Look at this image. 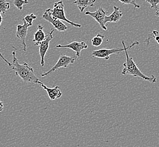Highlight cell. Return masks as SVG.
I'll return each instance as SVG.
<instances>
[{
    "instance_id": "6da1fadb",
    "label": "cell",
    "mask_w": 159,
    "mask_h": 147,
    "mask_svg": "<svg viewBox=\"0 0 159 147\" xmlns=\"http://www.w3.org/2000/svg\"><path fill=\"white\" fill-rule=\"evenodd\" d=\"M14 50L12 52V69L15 71L16 76H19L24 83H34L37 84L40 82H43L41 80L37 78L34 73V69L31 68L26 62H24L23 64H20L18 60L16 57V48L12 46Z\"/></svg>"
},
{
    "instance_id": "7a4b0ae2",
    "label": "cell",
    "mask_w": 159,
    "mask_h": 147,
    "mask_svg": "<svg viewBox=\"0 0 159 147\" xmlns=\"http://www.w3.org/2000/svg\"><path fill=\"white\" fill-rule=\"evenodd\" d=\"M139 43L138 41H134L130 45L126 47L125 49V53L126 55V59L125 63L123 64V70L122 71V75H132L133 77H136V78H141L142 79L147 81L148 82L151 83H156V77L154 75H151V76H147L144 75L142 71H141L138 68L137 64H135L134 61L133 60V58L130 57L128 55V50L129 49H131L132 47H133L135 45H139Z\"/></svg>"
},
{
    "instance_id": "3957f363",
    "label": "cell",
    "mask_w": 159,
    "mask_h": 147,
    "mask_svg": "<svg viewBox=\"0 0 159 147\" xmlns=\"http://www.w3.org/2000/svg\"><path fill=\"white\" fill-rule=\"evenodd\" d=\"M77 58H78V57L76 55L70 57V56L65 55L64 54H61L60 55L58 61L57 62V63L55 64V65L52 68H51L50 70L48 71L47 72L42 74L41 77H46L50 74L52 73L57 70L58 69H60V68H67L69 64H74Z\"/></svg>"
},
{
    "instance_id": "277c9868",
    "label": "cell",
    "mask_w": 159,
    "mask_h": 147,
    "mask_svg": "<svg viewBox=\"0 0 159 147\" xmlns=\"http://www.w3.org/2000/svg\"><path fill=\"white\" fill-rule=\"evenodd\" d=\"M52 15L55 18L66 21L68 24L74 26V27L80 28L81 27V25L71 21L66 18L65 15L64 4L62 1H58L54 4L53 9L52 10Z\"/></svg>"
},
{
    "instance_id": "5b68a950",
    "label": "cell",
    "mask_w": 159,
    "mask_h": 147,
    "mask_svg": "<svg viewBox=\"0 0 159 147\" xmlns=\"http://www.w3.org/2000/svg\"><path fill=\"white\" fill-rule=\"evenodd\" d=\"M122 48H115L112 49H101L99 50H94L92 53V57L99 58H103L106 60H108L110 59V56L113 54H119L125 49V43L124 41H122Z\"/></svg>"
},
{
    "instance_id": "8992f818",
    "label": "cell",
    "mask_w": 159,
    "mask_h": 147,
    "mask_svg": "<svg viewBox=\"0 0 159 147\" xmlns=\"http://www.w3.org/2000/svg\"><path fill=\"white\" fill-rule=\"evenodd\" d=\"M52 9L49 8L46 9L44 13L43 14L42 18L46 21L51 23L54 27V29H56L58 32H64L67 30V27L62 21L58 19L55 18L52 15Z\"/></svg>"
},
{
    "instance_id": "52a82bcc",
    "label": "cell",
    "mask_w": 159,
    "mask_h": 147,
    "mask_svg": "<svg viewBox=\"0 0 159 147\" xmlns=\"http://www.w3.org/2000/svg\"><path fill=\"white\" fill-rule=\"evenodd\" d=\"M55 29L52 28L50 32L48 35H46V38L43 40L41 43H40V49H39V54L41 57V61L40 64L41 66H45V57L46 55V53L48 52L50 46V43L51 40L53 39L52 34L54 32Z\"/></svg>"
},
{
    "instance_id": "ba28073f",
    "label": "cell",
    "mask_w": 159,
    "mask_h": 147,
    "mask_svg": "<svg viewBox=\"0 0 159 147\" xmlns=\"http://www.w3.org/2000/svg\"><path fill=\"white\" fill-rule=\"evenodd\" d=\"M107 13L102 7H99L94 12H86L85 14L86 16H89L92 17L100 25L101 27L103 30L106 31L107 30V26L104 23V19L106 16H107Z\"/></svg>"
},
{
    "instance_id": "9c48e42d",
    "label": "cell",
    "mask_w": 159,
    "mask_h": 147,
    "mask_svg": "<svg viewBox=\"0 0 159 147\" xmlns=\"http://www.w3.org/2000/svg\"><path fill=\"white\" fill-rule=\"evenodd\" d=\"M22 21L23 22V25H19L17 26L16 36L21 40L22 46H23V50L25 52H26L27 51V45H26V43H25V38L27 35L28 27H30V26L25 21V19H22Z\"/></svg>"
},
{
    "instance_id": "30bf717a",
    "label": "cell",
    "mask_w": 159,
    "mask_h": 147,
    "mask_svg": "<svg viewBox=\"0 0 159 147\" xmlns=\"http://www.w3.org/2000/svg\"><path fill=\"white\" fill-rule=\"evenodd\" d=\"M57 48H69L74 50L76 53V55L79 57L80 56L81 52L84 49L88 48V45L84 41H73L66 45H61L58 44L56 46Z\"/></svg>"
},
{
    "instance_id": "8fae6325",
    "label": "cell",
    "mask_w": 159,
    "mask_h": 147,
    "mask_svg": "<svg viewBox=\"0 0 159 147\" xmlns=\"http://www.w3.org/2000/svg\"><path fill=\"white\" fill-rule=\"evenodd\" d=\"M39 85H40L43 89L46 91L49 98L52 101H54L57 98H61L62 96V92L61 90V87L59 86H56L52 88H49L45 86L43 83V82H40V83H39Z\"/></svg>"
},
{
    "instance_id": "7c38bea8",
    "label": "cell",
    "mask_w": 159,
    "mask_h": 147,
    "mask_svg": "<svg viewBox=\"0 0 159 147\" xmlns=\"http://www.w3.org/2000/svg\"><path fill=\"white\" fill-rule=\"evenodd\" d=\"M113 8V12L110 16H106L104 19L105 24L107 23H117L122 18L123 13L121 10L120 9V7L114 6Z\"/></svg>"
},
{
    "instance_id": "4fadbf2b",
    "label": "cell",
    "mask_w": 159,
    "mask_h": 147,
    "mask_svg": "<svg viewBox=\"0 0 159 147\" xmlns=\"http://www.w3.org/2000/svg\"><path fill=\"white\" fill-rule=\"evenodd\" d=\"M46 35L43 32V27L41 25L37 26V31L34 34L33 41L35 45L39 46L40 43L46 38Z\"/></svg>"
},
{
    "instance_id": "5bb4252c",
    "label": "cell",
    "mask_w": 159,
    "mask_h": 147,
    "mask_svg": "<svg viewBox=\"0 0 159 147\" xmlns=\"http://www.w3.org/2000/svg\"><path fill=\"white\" fill-rule=\"evenodd\" d=\"M95 1L96 0H75L73 3L76 5L81 12H83L88 7L94 6Z\"/></svg>"
},
{
    "instance_id": "9a60e30c",
    "label": "cell",
    "mask_w": 159,
    "mask_h": 147,
    "mask_svg": "<svg viewBox=\"0 0 159 147\" xmlns=\"http://www.w3.org/2000/svg\"><path fill=\"white\" fill-rule=\"evenodd\" d=\"M155 39L156 42L159 45V31L156 30H153L152 31V33L148 34V37L144 40V43H146L147 45H149L150 41L151 39Z\"/></svg>"
},
{
    "instance_id": "2e32d148",
    "label": "cell",
    "mask_w": 159,
    "mask_h": 147,
    "mask_svg": "<svg viewBox=\"0 0 159 147\" xmlns=\"http://www.w3.org/2000/svg\"><path fill=\"white\" fill-rule=\"evenodd\" d=\"M104 36L101 34H98L95 37H94L92 40V45L95 47L101 46L104 39Z\"/></svg>"
},
{
    "instance_id": "e0dca14e",
    "label": "cell",
    "mask_w": 159,
    "mask_h": 147,
    "mask_svg": "<svg viewBox=\"0 0 159 147\" xmlns=\"http://www.w3.org/2000/svg\"><path fill=\"white\" fill-rule=\"evenodd\" d=\"M10 4L6 2V0H0V13L6 14L7 11L9 9Z\"/></svg>"
},
{
    "instance_id": "ac0fdd59",
    "label": "cell",
    "mask_w": 159,
    "mask_h": 147,
    "mask_svg": "<svg viewBox=\"0 0 159 147\" xmlns=\"http://www.w3.org/2000/svg\"><path fill=\"white\" fill-rule=\"evenodd\" d=\"M14 5L19 10L23 9V6L29 3L28 0H14Z\"/></svg>"
},
{
    "instance_id": "d6986e66",
    "label": "cell",
    "mask_w": 159,
    "mask_h": 147,
    "mask_svg": "<svg viewBox=\"0 0 159 147\" xmlns=\"http://www.w3.org/2000/svg\"><path fill=\"white\" fill-rule=\"evenodd\" d=\"M118 1L123 4L132 5L134 7V9H139L141 7L140 5L136 3L135 0H118Z\"/></svg>"
},
{
    "instance_id": "ffe728a7",
    "label": "cell",
    "mask_w": 159,
    "mask_h": 147,
    "mask_svg": "<svg viewBox=\"0 0 159 147\" xmlns=\"http://www.w3.org/2000/svg\"><path fill=\"white\" fill-rule=\"evenodd\" d=\"M25 19V21L27 23L28 25L30 26V27L32 26L33 25V21L34 20H35L37 19V17L34 15V13H31L30 15H27V16H25V18H23Z\"/></svg>"
},
{
    "instance_id": "44dd1931",
    "label": "cell",
    "mask_w": 159,
    "mask_h": 147,
    "mask_svg": "<svg viewBox=\"0 0 159 147\" xmlns=\"http://www.w3.org/2000/svg\"><path fill=\"white\" fill-rule=\"evenodd\" d=\"M145 1L150 4L152 9L157 10V5L159 4V0H145Z\"/></svg>"
},
{
    "instance_id": "7402d4cb",
    "label": "cell",
    "mask_w": 159,
    "mask_h": 147,
    "mask_svg": "<svg viewBox=\"0 0 159 147\" xmlns=\"http://www.w3.org/2000/svg\"><path fill=\"white\" fill-rule=\"evenodd\" d=\"M0 58L1 59H2V60H3V61L5 62L7 64H8V66H10V67H11L12 66V64H11V63H10L7 60H6V59L5 58V57H3L2 55L1 54V53L0 52Z\"/></svg>"
},
{
    "instance_id": "603a6c76",
    "label": "cell",
    "mask_w": 159,
    "mask_h": 147,
    "mask_svg": "<svg viewBox=\"0 0 159 147\" xmlns=\"http://www.w3.org/2000/svg\"><path fill=\"white\" fill-rule=\"evenodd\" d=\"M3 107H4V106H3V102L1 101H0V112L2 111V110H3Z\"/></svg>"
},
{
    "instance_id": "cb8c5ba5",
    "label": "cell",
    "mask_w": 159,
    "mask_h": 147,
    "mask_svg": "<svg viewBox=\"0 0 159 147\" xmlns=\"http://www.w3.org/2000/svg\"><path fill=\"white\" fill-rule=\"evenodd\" d=\"M155 16H156L157 17H159V7L157 8V10H156V12H155Z\"/></svg>"
},
{
    "instance_id": "d4e9b609",
    "label": "cell",
    "mask_w": 159,
    "mask_h": 147,
    "mask_svg": "<svg viewBox=\"0 0 159 147\" xmlns=\"http://www.w3.org/2000/svg\"><path fill=\"white\" fill-rule=\"evenodd\" d=\"M2 21V17L1 16V14L0 13V27H1V26Z\"/></svg>"
}]
</instances>
